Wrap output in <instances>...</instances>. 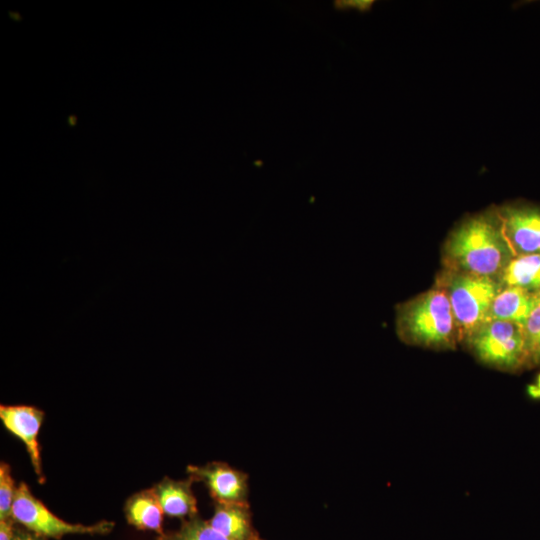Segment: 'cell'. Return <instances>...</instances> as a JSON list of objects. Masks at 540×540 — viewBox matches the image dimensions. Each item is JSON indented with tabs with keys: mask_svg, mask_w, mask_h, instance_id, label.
I'll use <instances>...</instances> for the list:
<instances>
[{
	"mask_svg": "<svg viewBox=\"0 0 540 540\" xmlns=\"http://www.w3.org/2000/svg\"><path fill=\"white\" fill-rule=\"evenodd\" d=\"M514 257L494 206L460 221L447 236L441 251L444 269L499 281Z\"/></svg>",
	"mask_w": 540,
	"mask_h": 540,
	"instance_id": "6da1fadb",
	"label": "cell"
},
{
	"mask_svg": "<svg viewBox=\"0 0 540 540\" xmlns=\"http://www.w3.org/2000/svg\"><path fill=\"white\" fill-rule=\"evenodd\" d=\"M396 332L412 346L432 350H455L459 330L445 291L438 285L398 305Z\"/></svg>",
	"mask_w": 540,
	"mask_h": 540,
	"instance_id": "7a4b0ae2",
	"label": "cell"
},
{
	"mask_svg": "<svg viewBox=\"0 0 540 540\" xmlns=\"http://www.w3.org/2000/svg\"><path fill=\"white\" fill-rule=\"evenodd\" d=\"M448 296L461 342L489 318L492 303L503 288L497 279L442 269L435 279Z\"/></svg>",
	"mask_w": 540,
	"mask_h": 540,
	"instance_id": "3957f363",
	"label": "cell"
},
{
	"mask_svg": "<svg viewBox=\"0 0 540 540\" xmlns=\"http://www.w3.org/2000/svg\"><path fill=\"white\" fill-rule=\"evenodd\" d=\"M461 345L480 363L508 373L527 368L522 326L502 320H487Z\"/></svg>",
	"mask_w": 540,
	"mask_h": 540,
	"instance_id": "277c9868",
	"label": "cell"
},
{
	"mask_svg": "<svg viewBox=\"0 0 540 540\" xmlns=\"http://www.w3.org/2000/svg\"><path fill=\"white\" fill-rule=\"evenodd\" d=\"M12 518L41 537L57 539L67 534L103 535L109 533L115 525L113 522L105 520L92 525L66 522L54 515L37 499L24 482L17 486L12 505Z\"/></svg>",
	"mask_w": 540,
	"mask_h": 540,
	"instance_id": "5b68a950",
	"label": "cell"
},
{
	"mask_svg": "<svg viewBox=\"0 0 540 540\" xmlns=\"http://www.w3.org/2000/svg\"><path fill=\"white\" fill-rule=\"evenodd\" d=\"M497 212L515 257L540 253L539 205L518 201L497 207Z\"/></svg>",
	"mask_w": 540,
	"mask_h": 540,
	"instance_id": "8992f818",
	"label": "cell"
},
{
	"mask_svg": "<svg viewBox=\"0 0 540 540\" xmlns=\"http://www.w3.org/2000/svg\"><path fill=\"white\" fill-rule=\"evenodd\" d=\"M0 419L4 427L25 445L34 472L43 483L38 433L44 419V412L30 405H0Z\"/></svg>",
	"mask_w": 540,
	"mask_h": 540,
	"instance_id": "52a82bcc",
	"label": "cell"
},
{
	"mask_svg": "<svg viewBox=\"0 0 540 540\" xmlns=\"http://www.w3.org/2000/svg\"><path fill=\"white\" fill-rule=\"evenodd\" d=\"M187 472L192 480L206 485L217 503H245L247 479L244 473L220 462L188 466Z\"/></svg>",
	"mask_w": 540,
	"mask_h": 540,
	"instance_id": "ba28073f",
	"label": "cell"
},
{
	"mask_svg": "<svg viewBox=\"0 0 540 540\" xmlns=\"http://www.w3.org/2000/svg\"><path fill=\"white\" fill-rule=\"evenodd\" d=\"M539 305V293L503 286L492 303L488 320L508 321L523 327Z\"/></svg>",
	"mask_w": 540,
	"mask_h": 540,
	"instance_id": "9c48e42d",
	"label": "cell"
},
{
	"mask_svg": "<svg viewBox=\"0 0 540 540\" xmlns=\"http://www.w3.org/2000/svg\"><path fill=\"white\" fill-rule=\"evenodd\" d=\"M192 479L164 478L153 487L163 513L173 517H194L197 501L191 489Z\"/></svg>",
	"mask_w": 540,
	"mask_h": 540,
	"instance_id": "30bf717a",
	"label": "cell"
},
{
	"mask_svg": "<svg viewBox=\"0 0 540 540\" xmlns=\"http://www.w3.org/2000/svg\"><path fill=\"white\" fill-rule=\"evenodd\" d=\"M124 512L128 523L135 528L162 535L163 510L153 488L133 494L126 501Z\"/></svg>",
	"mask_w": 540,
	"mask_h": 540,
	"instance_id": "8fae6325",
	"label": "cell"
},
{
	"mask_svg": "<svg viewBox=\"0 0 540 540\" xmlns=\"http://www.w3.org/2000/svg\"><path fill=\"white\" fill-rule=\"evenodd\" d=\"M209 523L229 540H253L245 503H217Z\"/></svg>",
	"mask_w": 540,
	"mask_h": 540,
	"instance_id": "7c38bea8",
	"label": "cell"
},
{
	"mask_svg": "<svg viewBox=\"0 0 540 540\" xmlns=\"http://www.w3.org/2000/svg\"><path fill=\"white\" fill-rule=\"evenodd\" d=\"M500 282L540 294V253L516 256L509 263Z\"/></svg>",
	"mask_w": 540,
	"mask_h": 540,
	"instance_id": "4fadbf2b",
	"label": "cell"
},
{
	"mask_svg": "<svg viewBox=\"0 0 540 540\" xmlns=\"http://www.w3.org/2000/svg\"><path fill=\"white\" fill-rule=\"evenodd\" d=\"M165 540H229L209 523L200 518L191 517L181 528L170 536L162 535Z\"/></svg>",
	"mask_w": 540,
	"mask_h": 540,
	"instance_id": "5bb4252c",
	"label": "cell"
},
{
	"mask_svg": "<svg viewBox=\"0 0 540 540\" xmlns=\"http://www.w3.org/2000/svg\"><path fill=\"white\" fill-rule=\"evenodd\" d=\"M522 328L527 368L540 366V305L531 313Z\"/></svg>",
	"mask_w": 540,
	"mask_h": 540,
	"instance_id": "9a60e30c",
	"label": "cell"
},
{
	"mask_svg": "<svg viewBox=\"0 0 540 540\" xmlns=\"http://www.w3.org/2000/svg\"><path fill=\"white\" fill-rule=\"evenodd\" d=\"M17 486L6 462L0 464V520L12 519V505Z\"/></svg>",
	"mask_w": 540,
	"mask_h": 540,
	"instance_id": "2e32d148",
	"label": "cell"
},
{
	"mask_svg": "<svg viewBox=\"0 0 540 540\" xmlns=\"http://www.w3.org/2000/svg\"><path fill=\"white\" fill-rule=\"evenodd\" d=\"M374 2L372 0H347V1H336L335 6L340 9L345 8H354L359 11L365 12L368 11Z\"/></svg>",
	"mask_w": 540,
	"mask_h": 540,
	"instance_id": "e0dca14e",
	"label": "cell"
},
{
	"mask_svg": "<svg viewBox=\"0 0 540 540\" xmlns=\"http://www.w3.org/2000/svg\"><path fill=\"white\" fill-rule=\"evenodd\" d=\"M14 519L0 520V540H14Z\"/></svg>",
	"mask_w": 540,
	"mask_h": 540,
	"instance_id": "ac0fdd59",
	"label": "cell"
},
{
	"mask_svg": "<svg viewBox=\"0 0 540 540\" xmlns=\"http://www.w3.org/2000/svg\"><path fill=\"white\" fill-rule=\"evenodd\" d=\"M14 540H43L41 536L26 530L15 529Z\"/></svg>",
	"mask_w": 540,
	"mask_h": 540,
	"instance_id": "d6986e66",
	"label": "cell"
},
{
	"mask_svg": "<svg viewBox=\"0 0 540 540\" xmlns=\"http://www.w3.org/2000/svg\"><path fill=\"white\" fill-rule=\"evenodd\" d=\"M534 384L540 389V373L537 375Z\"/></svg>",
	"mask_w": 540,
	"mask_h": 540,
	"instance_id": "ffe728a7",
	"label": "cell"
}]
</instances>
